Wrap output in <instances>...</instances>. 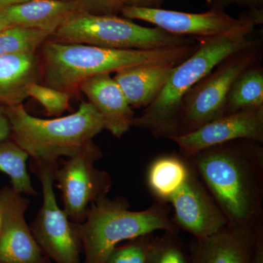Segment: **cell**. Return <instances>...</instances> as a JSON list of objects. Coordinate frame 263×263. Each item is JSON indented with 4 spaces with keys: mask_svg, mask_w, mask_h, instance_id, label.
I'll use <instances>...</instances> for the list:
<instances>
[{
    "mask_svg": "<svg viewBox=\"0 0 263 263\" xmlns=\"http://www.w3.org/2000/svg\"><path fill=\"white\" fill-rule=\"evenodd\" d=\"M187 160L228 224L252 228L262 226L261 143L235 140L200 151Z\"/></svg>",
    "mask_w": 263,
    "mask_h": 263,
    "instance_id": "1",
    "label": "cell"
},
{
    "mask_svg": "<svg viewBox=\"0 0 263 263\" xmlns=\"http://www.w3.org/2000/svg\"><path fill=\"white\" fill-rule=\"evenodd\" d=\"M40 70L43 85L72 95L81 83L100 74L148 63L177 65L188 58L197 45L154 50H122L83 43L47 40L41 46Z\"/></svg>",
    "mask_w": 263,
    "mask_h": 263,
    "instance_id": "2",
    "label": "cell"
},
{
    "mask_svg": "<svg viewBox=\"0 0 263 263\" xmlns=\"http://www.w3.org/2000/svg\"><path fill=\"white\" fill-rule=\"evenodd\" d=\"M84 261L105 263L117 246L158 230L179 234L167 202L157 201L144 211L129 210L127 199L103 197L89 206L79 224Z\"/></svg>",
    "mask_w": 263,
    "mask_h": 263,
    "instance_id": "3",
    "label": "cell"
},
{
    "mask_svg": "<svg viewBox=\"0 0 263 263\" xmlns=\"http://www.w3.org/2000/svg\"><path fill=\"white\" fill-rule=\"evenodd\" d=\"M11 127V138L32 160L58 162L76 155L103 129L98 110L81 101L75 113L45 119L30 115L23 104L5 107Z\"/></svg>",
    "mask_w": 263,
    "mask_h": 263,
    "instance_id": "4",
    "label": "cell"
},
{
    "mask_svg": "<svg viewBox=\"0 0 263 263\" xmlns=\"http://www.w3.org/2000/svg\"><path fill=\"white\" fill-rule=\"evenodd\" d=\"M197 41L200 44L197 49L175 67L158 98L140 117L134 118L133 126L150 131L156 138H168L172 134L181 100L188 91L227 57L261 40L220 36Z\"/></svg>",
    "mask_w": 263,
    "mask_h": 263,
    "instance_id": "5",
    "label": "cell"
},
{
    "mask_svg": "<svg viewBox=\"0 0 263 263\" xmlns=\"http://www.w3.org/2000/svg\"><path fill=\"white\" fill-rule=\"evenodd\" d=\"M59 42L83 43L112 49L154 50L195 45L193 38L160 28L142 27L117 15L78 12L51 34Z\"/></svg>",
    "mask_w": 263,
    "mask_h": 263,
    "instance_id": "6",
    "label": "cell"
},
{
    "mask_svg": "<svg viewBox=\"0 0 263 263\" xmlns=\"http://www.w3.org/2000/svg\"><path fill=\"white\" fill-rule=\"evenodd\" d=\"M261 52L262 40L227 57L192 88L181 100L169 138L187 134L226 115L227 97L232 84L246 69L258 63Z\"/></svg>",
    "mask_w": 263,
    "mask_h": 263,
    "instance_id": "7",
    "label": "cell"
},
{
    "mask_svg": "<svg viewBox=\"0 0 263 263\" xmlns=\"http://www.w3.org/2000/svg\"><path fill=\"white\" fill-rule=\"evenodd\" d=\"M58 162L32 160L31 170L42 186L43 202L30 226L33 236L46 257L56 263H82L79 224L60 209L54 193V172Z\"/></svg>",
    "mask_w": 263,
    "mask_h": 263,
    "instance_id": "8",
    "label": "cell"
},
{
    "mask_svg": "<svg viewBox=\"0 0 263 263\" xmlns=\"http://www.w3.org/2000/svg\"><path fill=\"white\" fill-rule=\"evenodd\" d=\"M103 156L101 148L91 140L76 155L59 160L54 182L62 193L64 212L76 224H82L90 205L106 197L111 188L110 174L95 164Z\"/></svg>",
    "mask_w": 263,
    "mask_h": 263,
    "instance_id": "9",
    "label": "cell"
},
{
    "mask_svg": "<svg viewBox=\"0 0 263 263\" xmlns=\"http://www.w3.org/2000/svg\"><path fill=\"white\" fill-rule=\"evenodd\" d=\"M121 13L125 18L148 22L175 35L197 40L220 36L248 37L256 26L247 15L235 18L220 10L192 13L125 5Z\"/></svg>",
    "mask_w": 263,
    "mask_h": 263,
    "instance_id": "10",
    "label": "cell"
},
{
    "mask_svg": "<svg viewBox=\"0 0 263 263\" xmlns=\"http://www.w3.org/2000/svg\"><path fill=\"white\" fill-rule=\"evenodd\" d=\"M29 203L10 186L0 190V263H51L26 221Z\"/></svg>",
    "mask_w": 263,
    "mask_h": 263,
    "instance_id": "11",
    "label": "cell"
},
{
    "mask_svg": "<svg viewBox=\"0 0 263 263\" xmlns=\"http://www.w3.org/2000/svg\"><path fill=\"white\" fill-rule=\"evenodd\" d=\"M179 146L184 158L200 151L235 140H249L262 144L263 106L226 114L181 136L168 138Z\"/></svg>",
    "mask_w": 263,
    "mask_h": 263,
    "instance_id": "12",
    "label": "cell"
},
{
    "mask_svg": "<svg viewBox=\"0 0 263 263\" xmlns=\"http://www.w3.org/2000/svg\"><path fill=\"white\" fill-rule=\"evenodd\" d=\"M190 165L187 179L170 199L168 203L174 207L173 219L178 228L187 232L195 239H202L219 231L228 222L191 164Z\"/></svg>",
    "mask_w": 263,
    "mask_h": 263,
    "instance_id": "13",
    "label": "cell"
},
{
    "mask_svg": "<svg viewBox=\"0 0 263 263\" xmlns=\"http://www.w3.org/2000/svg\"><path fill=\"white\" fill-rule=\"evenodd\" d=\"M263 226L257 228L227 224L202 239L194 238L189 249L191 263H249L256 240Z\"/></svg>",
    "mask_w": 263,
    "mask_h": 263,
    "instance_id": "14",
    "label": "cell"
},
{
    "mask_svg": "<svg viewBox=\"0 0 263 263\" xmlns=\"http://www.w3.org/2000/svg\"><path fill=\"white\" fill-rule=\"evenodd\" d=\"M79 90L101 116L104 127L121 138L133 126L134 112L122 89L110 73L100 74L81 83Z\"/></svg>",
    "mask_w": 263,
    "mask_h": 263,
    "instance_id": "15",
    "label": "cell"
},
{
    "mask_svg": "<svg viewBox=\"0 0 263 263\" xmlns=\"http://www.w3.org/2000/svg\"><path fill=\"white\" fill-rule=\"evenodd\" d=\"M176 66L168 63L133 66L115 72L114 79L132 108H146L158 98Z\"/></svg>",
    "mask_w": 263,
    "mask_h": 263,
    "instance_id": "16",
    "label": "cell"
},
{
    "mask_svg": "<svg viewBox=\"0 0 263 263\" xmlns=\"http://www.w3.org/2000/svg\"><path fill=\"white\" fill-rule=\"evenodd\" d=\"M74 0H32L0 10L8 26H22L53 34L78 13Z\"/></svg>",
    "mask_w": 263,
    "mask_h": 263,
    "instance_id": "17",
    "label": "cell"
},
{
    "mask_svg": "<svg viewBox=\"0 0 263 263\" xmlns=\"http://www.w3.org/2000/svg\"><path fill=\"white\" fill-rule=\"evenodd\" d=\"M40 76V61L36 53L0 56V105L9 107L23 104L29 98V86L38 83Z\"/></svg>",
    "mask_w": 263,
    "mask_h": 263,
    "instance_id": "18",
    "label": "cell"
},
{
    "mask_svg": "<svg viewBox=\"0 0 263 263\" xmlns=\"http://www.w3.org/2000/svg\"><path fill=\"white\" fill-rule=\"evenodd\" d=\"M190 165L182 156H160L151 163L146 181L157 201L167 202L187 179Z\"/></svg>",
    "mask_w": 263,
    "mask_h": 263,
    "instance_id": "19",
    "label": "cell"
},
{
    "mask_svg": "<svg viewBox=\"0 0 263 263\" xmlns=\"http://www.w3.org/2000/svg\"><path fill=\"white\" fill-rule=\"evenodd\" d=\"M263 106V70L254 64L241 72L227 97L226 114Z\"/></svg>",
    "mask_w": 263,
    "mask_h": 263,
    "instance_id": "20",
    "label": "cell"
},
{
    "mask_svg": "<svg viewBox=\"0 0 263 263\" xmlns=\"http://www.w3.org/2000/svg\"><path fill=\"white\" fill-rule=\"evenodd\" d=\"M29 155L13 140L0 142V172L9 176L11 187L20 194L36 196L27 171Z\"/></svg>",
    "mask_w": 263,
    "mask_h": 263,
    "instance_id": "21",
    "label": "cell"
},
{
    "mask_svg": "<svg viewBox=\"0 0 263 263\" xmlns=\"http://www.w3.org/2000/svg\"><path fill=\"white\" fill-rule=\"evenodd\" d=\"M51 35V33L41 29L9 26L0 31V56L35 53Z\"/></svg>",
    "mask_w": 263,
    "mask_h": 263,
    "instance_id": "22",
    "label": "cell"
},
{
    "mask_svg": "<svg viewBox=\"0 0 263 263\" xmlns=\"http://www.w3.org/2000/svg\"><path fill=\"white\" fill-rule=\"evenodd\" d=\"M148 263H191L178 234L164 232L154 235L148 252Z\"/></svg>",
    "mask_w": 263,
    "mask_h": 263,
    "instance_id": "23",
    "label": "cell"
},
{
    "mask_svg": "<svg viewBox=\"0 0 263 263\" xmlns=\"http://www.w3.org/2000/svg\"><path fill=\"white\" fill-rule=\"evenodd\" d=\"M154 233L142 235L117 246L105 263H148V252Z\"/></svg>",
    "mask_w": 263,
    "mask_h": 263,
    "instance_id": "24",
    "label": "cell"
},
{
    "mask_svg": "<svg viewBox=\"0 0 263 263\" xmlns=\"http://www.w3.org/2000/svg\"><path fill=\"white\" fill-rule=\"evenodd\" d=\"M27 95L37 100L51 117H60L70 107V95L38 83L29 86Z\"/></svg>",
    "mask_w": 263,
    "mask_h": 263,
    "instance_id": "25",
    "label": "cell"
},
{
    "mask_svg": "<svg viewBox=\"0 0 263 263\" xmlns=\"http://www.w3.org/2000/svg\"><path fill=\"white\" fill-rule=\"evenodd\" d=\"M79 12L96 15H117L125 6L124 0H74Z\"/></svg>",
    "mask_w": 263,
    "mask_h": 263,
    "instance_id": "26",
    "label": "cell"
},
{
    "mask_svg": "<svg viewBox=\"0 0 263 263\" xmlns=\"http://www.w3.org/2000/svg\"><path fill=\"white\" fill-rule=\"evenodd\" d=\"M230 5L243 7L249 10L247 15L256 25L262 24L263 0H207L209 9L224 10Z\"/></svg>",
    "mask_w": 263,
    "mask_h": 263,
    "instance_id": "27",
    "label": "cell"
},
{
    "mask_svg": "<svg viewBox=\"0 0 263 263\" xmlns=\"http://www.w3.org/2000/svg\"><path fill=\"white\" fill-rule=\"evenodd\" d=\"M11 127L9 119L5 113V107L0 105V142L10 139Z\"/></svg>",
    "mask_w": 263,
    "mask_h": 263,
    "instance_id": "28",
    "label": "cell"
},
{
    "mask_svg": "<svg viewBox=\"0 0 263 263\" xmlns=\"http://www.w3.org/2000/svg\"><path fill=\"white\" fill-rule=\"evenodd\" d=\"M249 263H263V230L257 236Z\"/></svg>",
    "mask_w": 263,
    "mask_h": 263,
    "instance_id": "29",
    "label": "cell"
},
{
    "mask_svg": "<svg viewBox=\"0 0 263 263\" xmlns=\"http://www.w3.org/2000/svg\"><path fill=\"white\" fill-rule=\"evenodd\" d=\"M164 0H124L127 6L145 8H161Z\"/></svg>",
    "mask_w": 263,
    "mask_h": 263,
    "instance_id": "30",
    "label": "cell"
},
{
    "mask_svg": "<svg viewBox=\"0 0 263 263\" xmlns=\"http://www.w3.org/2000/svg\"><path fill=\"white\" fill-rule=\"evenodd\" d=\"M29 1H32V0H0V10L8 8V7L22 4V3H27Z\"/></svg>",
    "mask_w": 263,
    "mask_h": 263,
    "instance_id": "31",
    "label": "cell"
},
{
    "mask_svg": "<svg viewBox=\"0 0 263 263\" xmlns=\"http://www.w3.org/2000/svg\"><path fill=\"white\" fill-rule=\"evenodd\" d=\"M9 27V26L5 22L4 19L0 16V31L3 30V29L6 28V27Z\"/></svg>",
    "mask_w": 263,
    "mask_h": 263,
    "instance_id": "32",
    "label": "cell"
}]
</instances>
